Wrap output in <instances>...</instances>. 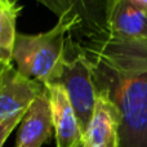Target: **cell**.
Listing matches in <instances>:
<instances>
[{
	"instance_id": "obj_5",
	"label": "cell",
	"mask_w": 147,
	"mask_h": 147,
	"mask_svg": "<svg viewBox=\"0 0 147 147\" xmlns=\"http://www.w3.org/2000/svg\"><path fill=\"white\" fill-rule=\"evenodd\" d=\"M18 4L20 0H10ZM61 17L72 12L80 18L79 36H102L107 32V8L110 0H35Z\"/></svg>"
},
{
	"instance_id": "obj_2",
	"label": "cell",
	"mask_w": 147,
	"mask_h": 147,
	"mask_svg": "<svg viewBox=\"0 0 147 147\" xmlns=\"http://www.w3.org/2000/svg\"><path fill=\"white\" fill-rule=\"evenodd\" d=\"M80 18L72 12L58 17L48 31L18 34L12 49V61L23 76L47 85L56 83L66 57L67 40L80 28Z\"/></svg>"
},
{
	"instance_id": "obj_8",
	"label": "cell",
	"mask_w": 147,
	"mask_h": 147,
	"mask_svg": "<svg viewBox=\"0 0 147 147\" xmlns=\"http://www.w3.org/2000/svg\"><path fill=\"white\" fill-rule=\"evenodd\" d=\"M52 112L56 147H78L81 143V133L78 117L65 89L58 84H47Z\"/></svg>"
},
{
	"instance_id": "obj_16",
	"label": "cell",
	"mask_w": 147,
	"mask_h": 147,
	"mask_svg": "<svg viewBox=\"0 0 147 147\" xmlns=\"http://www.w3.org/2000/svg\"><path fill=\"white\" fill-rule=\"evenodd\" d=\"M78 147H84V146H83V145H81V143H80V145H79Z\"/></svg>"
},
{
	"instance_id": "obj_12",
	"label": "cell",
	"mask_w": 147,
	"mask_h": 147,
	"mask_svg": "<svg viewBox=\"0 0 147 147\" xmlns=\"http://www.w3.org/2000/svg\"><path fill=\"white\" fill-rule=\"evenodd\" d=\"M13 65L12 57L10 56H1L0 57V80H1V76L4 75V72L9 69Z\"/></svg>"
},
{
	"instance_id": "obj_11",
	"label": "cell",
	"mask_w": 147,
	"mask_h": 147,
	"mask_svg": "<svg viewBox=\"0 0 147 147\" xmlns=\"http://www.w3.org/2000/svg\"><path fill=\"white\" fill-rule=\"evenodd\" d=\"M25 114L17 115V116L12 117V119H9V120H7V121H4V123L0 124V147H3V145L5 143V141H7L8 137L10 136V133L20 125L21 120H22V117H23Z\"/></svg>"
},
{
	"instance_id": "obj_10",
	"label": "cell",
	"mask_w": 147,
	"mask_h": 147,
	"mask_svg": "<svg viewBox=\"0 0 147 147\" xmlns=\"http://www.w3.org/2000/svg\"><path fill=\"white\" fill-rule=\"evenodd\" d=\"M21 10L22 7L20 5L16 9L10 10L0 8V49L9 56H12V49L17 36L16 21Z\"/></svg>"
},
{
	"instance_id": "obj_4",
	"label": "cell",
	"mask_w": 147,
	"mask_h": 147,
	"mask_svg": "<svg viewBox=\"0 0 147 147\" xmlns=\"http://www.w3.org/2000/svg\"><path fill=\"white\" fill-rule=\"evenodd\" d=\"M44 88L43 84L23 76L12 65L0 80V124L25 114Z\"/></svg>"
},
{
	"instance_id": "obj_7",
	"label": "cell",
	"mask_w": 147,
	"mask_h": 147,
	"mask_svg": "<svg viewBox=\"0 0 147 147\" xmlns=\"http://www.w3.org/2000/svg\"><path fill=\"white\" fill-rule=\"evenodd\" d=\"M107 32L117 40L147 39V8L130 0H110Z\"/></svg>"
},
{
	"instance_id": "obj_15",
	"label": "cell",
	"mask_w": 147,
	"mask_h": 147,
	"mask_svg": "<svg viewBox=\"0 0 147 147\" xmlns=\"http://www.w3.org/2000/svg\"><path fill=\"white\" fill-rule=\"evenodd\" d=\"M1 56H9V54L4 53V52H3V51H1V49H0V57H1ZM10 57H12V56H10Z\"/></svg>"
},
{
	"instance_id": "obj_14",
	"label": "cell",
	"mask_w": 147,
	"mask_h": 147,
	"mask_svg": "<svg viewBox=\"0 0 147 147\" xmlns=\"http://www.w3.org/2000/svg\"><path fill=\"white\" fill-rule=\"evenodd\" d=\"M130 1H133L134 4L141 5V7H146L147 8V0H130Z\"/></svg>"
},
{
	"instance_id": "obj_6",
	"label": "cell",
	"mask_w": 147,
	"mask_h": 147,
	"mask_svg": "<svg viewBox=\"0 0 147 147\" xmlns=\"http://www.w3.org/2000/svg\"><path fill=\"white\" fill-rule=\"evenodd\" d=\"M120 115L116 106L102 92L97 99L89 124L81 137L84 147H119Z\"/></svg>"
},
{
	"instance_id": "obj_1",
	"label": "cell",
	"mask_w": 147,
	"mask_h": 147,
	"mask_svg": "<svg viewBox=\"0 0 147 147\" xmlns=\"http://www.w3.org/2000/svg\"><path fill=\"white\" fill-rule=\"evenodd\" d=\"M75 40L88 57L97 92L119 111V147H147V39L102 35Z\"/></svg>"
},
{
	"instance_id": "obj_3",
	"label": "cell",
	"mask_w": 147,
	"mask_h": 147,
	"mask_svg": "<svg viewBox=\"0 0 147 147\" xmlns=\"http://www.w3.org/2000/svg\"><path fill=\"white\" fill-rule=\"evenodd\" d=\"M65 89L78 117L81 133L86 129L97 99V86L88 57L72 38L67 40L66 57L56 83Z\"/></svg>"
},
{
	"instance_id": "obj_13",
	"label": "cell",
	"mask_w": 147,
	"mask_h": 147,
	"mask_svg": "<svg viewBox=\"0 0 147 147\" xmlns=\"http://www.w3.org/2000/svg\"><path fill=\"white\" fill-rule=\"evenodd\" d=\"M17 7H18V4H13L10 0H0V8L1 9L10 10V9H16Z\"/></svg>"
},
{
	"instance_id": "obj_9",
	"label": "cell",
	"mask_w": 147,
	"mask_h": 147,
	"mask_svg": "<svg viewBox=\"0 0 147 147\" xmlns=\"http://www.w3.org/2000/svg\"><path fill=\"white\" fill-rule=\"evenodd\" d=\"M53 133L48 92L44 88L34 99L18 125L16 147H41L51 140Z\"/></svg>"
}]
</instances>
